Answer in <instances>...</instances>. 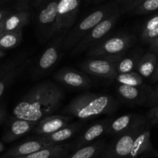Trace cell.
Wrapping results in <instances>:
<instances>
[{
  "instance_id": "6da1fadb",
  "label": "cell",
  "mask_w": 158,
  "mask_h": 158,
  "mask_svg": "<svg viewBox=\"0 0 158 158\" xmlns=\"http://www.w3.org/2000/svg\"><path fill=\"white\" fill-rule=\"evenodd\" d=\"M63 91L52 81L35 85L13 108L15 118L39 122L56 111L63 102Z\"/></svg>"
},
{
  "instance_id": "7a4b0ae2",
  "label": "cell",
  "mask_w": 158,
  "mask_h": 158,
  "mask_svg": "<svg viewBox=\"0 0 158 158\" xmlns=\"http://www.w3.org/2000/svg\"><path fill=\"white\" fill-rule=\"evenodd\" d=\"M117 106L118 103L111 95L88 92L73 98L63 112L85 120L114 112Z\"/></svg>"
},
{
  "instance_id": "3957f363",
  "label": "cell",
  "mask_w": 158,
  "mask_h": 158,
  "mask_svg": "<svg viewBox=\"0 0 158 158\" xmlns=\"http://www.w3.org/2000/svg\"><path fill=\"white\" fill-rule=\"evenodd\" d=\"M117 6L118 4L117 1L107 3L84 17L66 33L63 42V50H69L73 49L94 26L112 12Z\"/></svg>"
},
{
  "instance_id": "277c9868",
  "label": "cell",
  "mask_w": 158,
  "mask_h": 158,
  "mask_svg": "<svg viewBox=\"0 0 158 158\" xmlns=\"http://www.w3.org/2000/svg\"><path fill=\"white\" fill-rule=\"evenodd\" d=\"M123 12L120 10V6H117L112 12L105 17L97 26H94L83 39L80 43L73 48L71 54L77 55L86 50H89L101 42L107 34L112 30L114 26L117 24Z\"/></svg>"
},
{
  "instance_id": "5b68a950",
  "label": "cell",
  "mask_w": 158,
  "mask_h": 158,
  "mask_svg": "<svg viewBox=\"0 0 158 158\" xmlns=\"http://www.w3.org/2000/svg\"><path fill=\"white\" fill-rule=\"evenodd\" d=\"M135 42L134 36L126 33H120L105 37L98 44L87 51V55L89 57L124 55Z\"/></svg>"
},
{
  "instance_id": "8992f818",
  "label": "cell",
  "mask_w": 158,
  "mask_h": 158,
  "mask_svg": "<svg viewBox=\"0 0 158 158\" xmlns=\"http://www.w3.org/2000/svg\"><path fill=\"white\" fill-rule=\"evenodd\" d=\"M148 122V121L117 135V138L108 147H105L100 158H129L136 137Z\"/></svg>"
},
{
  "instance_id": "52a82bcc",
  "label": "cell",
  "mask_w": 158,
  "mask_h": 158,
  "mask_svg": "<svg viewBox=\"0 0 158 158\" xmlns=\"http://www.w3.org/2000/svg\"><path fill=\"white\" fill-rule=\"evenodd\" d=\"M59 0H51L41 8L37 15V32L39 38L46 42L56 35V18Z\"/></svg>"
},
{
  "instance_id": "ba28073f",
  "label": "cell",
  "mask_w": 158,
  "mask_h": 158,
  "mask_svg": "<svg viewBox=\"0 0 158 158\" xmlns=\"http://www.w3.org/2000/svg\"><path fill=\"white\" fill-rule=\"evenodd\" d=\"M123 56L89 57L80 64V68L85 72L97 77L115 79L117 75L116 64Z\"/></svg>"
},
{
  "instance_id": "9c48e42d",
  "label": "cell",
  "mask_w": 158,
  "mask_h": 158,
  "mask_svg": "<svg viewBox=\"0 0 158 158\" xmlns=\"http://www.w3.org/2000/svg\"><path fill=\"white\" fill-rule=\"evenodd\" d=\"M66 33H67L58 34V37L52 43H49L48 47L42 54L34 68V77H39L44 75L57 63L61 54V50H63V42Z\"/></svg>"
},
{
  "instance_id": "30bf717a",
  "label": "cell",
  "mask_w": 158,
  "mask_h": 158,
  "mask_svg": "<svg viewBox=\"0 0 158 158\" xmlns=\"http://www.w3.org/2000/svg\"><path fill=\"white\" fill-rule=\"evenodd\" d=\"M81 0H59L56 34L68 33L75 24L80 12Z\"/></svg>"
},
{
  "instance_id": "8fae6325",
  "label": "cell",
  "mask_w": 158,
  "mask_h": 158,
  "mask_svg": "<svg viewBox=\"0 0 158 158\" xmlns=\"http://www.w3.org/2000/svg\"><path fill=\"white\" fill-rule=\"evenodd\" d=\"M54 78L66 86L77 89H86L92 83L88 76L73 68H62L56 73Z\"/></svg>"
},
{
  "instance_id": "7c38bea8",
  "label": "cell",
  "mask_w": 158,
  "mask_h": 158,
  "mask_svg": "<svg viewBox=\"0 0 158 158\" xmlns=\"http://www.w3.org/2000/svg\"><path fill=\"white\" fill-rule=\"evenodd\" d=\"M148 121L147 118L143 117L138 114L131 113L123 115L114 120L110 121L106 133L117 136L131 129L134 127L142 125Z\"/></svg>"
},
{
  "instance_id": "4fadbf2b",
  "label": "cell",
  "mask_w": 158,
  "mask_h": 158,
  "mask_svg": "<svg viewBox=\"0 0 158 158\" xmlns=\"http://www.w3.org/2000/svg\"><path fill=\"white\" fill-rule=\"evenodd\" d=\"M71 120L70 116L49 115L39 121L33 131L38 136H46L67 125Z\"/></svg>"
},
{
  "instance_id": "5bb4252c",
  "label": "cell",
  "mask_w": 158,
  "mask_h": 158,
  "mask_svg": "<svg viewBox=\"0 0 158 158\" xmlns=\"http://www.w3.org/2000/svg\"><path fill=\"white\" fill-rule=\"evenodd\" d=\"M110 122V120H103L91 125L76 139L75 142L73 143L72 150H77L96 142L98 138L103 136L104 133H106Z\"/></svg>"
},
{
  "instance_id": "9a60e30c",
  "label": "cell",
  "mask_w": 158,
  "mask_h": 158,
  "mask_svg": "<svg viewBox=\"0 0 158 158\" xmlns=\"http://www.w3.org/2000/svg\"><path fill=\"white\" fill-rule=\"evenodd\" d=\"M117 93L126 101L135 103H144L148 102L150 94L152 90L150 88L141 86H131V85L119 84L117 86Z\"/></svg>"
},
{
  "instance_id": "2e32d148",
  "label": "cell",
  "mask_w": 158,
  "mask_h": 158,
  "mask_svg": "<svg viewBox=\"0 0 158 158\" xmlns=\"http://www.w3.org/2000/svg\"><path fill=\"white\" fill-rule=\"evenodd\" d=\"M37 123L38 122H32L15 117V119L9 124L3 139L6 142H12L34 129Z\"/></svg>"
},
{
  "instance_id": "e0dca14e",
  "label": "cell",
  "mask_w": 158,
  "mask_h": 158,
  "mask_svg": "<svg viewBox=\"0 0 158 158\" xmlns=\"http://www.w3.org/2000/svg\"><path fill=\"white\" fill-rule=\"evenodd\" d=\"M81 127L82 125L80 122L68 124L67 125L57 130L55 133L46 136H39L38 137L44 141L49 147L58 145L73 137L81 129Z\"/></svg>"
},
{
  "instance_id": "ac0fdd59",
  "label": "cell",
  "mask_w": 158,
  "mask_h": 158,
  "mask_svg": "<svg viewBox=\"0 0 158 158\" xmlns=\"http://www.w3.org/2000/svg\"><path fill=\"white\" fill-rule=\"evenodd\" d=\"M49 147L44 141L39 137L30 140L26 141L16 147H13L5 154L6 158H18L20 156H25L33 153L41 149Z\"/></svg>"
},
{
  "instance_id": "d6986e66",
  "label": "cell",
  "mask_w": 158,
  "mask_h": 158,
  "mask_svg": "<svg viewBox=\"0 0 158 158\" xmlns=\"http://www.w3.org/2000/svg\"><path fill=\"white\" fill-rule=\"evenodd\" d=\"M151 150H153V147L151 142V131L148 122L136 137L129 158H138Z\"/></svg>"
},
{
  "instance_id": "ffe728a7",
  "label": "cell",
  "mask_w": 158,
  "mask_h": 158,
  "mask_svg": "<svg viewBox=\"0 0 158 158\" xmlns=\"http://www.w3.org/2000/svg\"><path fill=\"white\" fill-rule=\"evenodd\" d=\"M72 150V143H61L49 146L33 153L18 158H63Z\"/></svg>"
},
{
  "instance_id": "44dd1931",
  "label": "cell",
  "mask_w": 158,
  "mask_h": 158,
  "mask_svg": "<svg viewBox=\"0 0 158 158\" xmlns=\"http://www.w3.org/2000/svg\"><path fill=\"white\" fill-rule=\"evenodd\" d=\"M30 16V12L28 10L19 11L16 13L8 15L2 21V33L22 30L29 22Z\"/></svg>"
},
{
  "instance_id": "7402d4cb",
  "label": "cell",
  "mask_w": 158,
  "mask_h": 158,
  "mask_svg": "<svg viewBox=\"0 0 158 158\" xmlns=\"http://www.w3.org/2000/svg\"><path fill=\"white\" fill-rule=\"evenodd\" d=\"M106 147V142L99 139L87 146L81 147L71 154H67L63 158H97L100 156Z\"/></svg>"
},
{
  "instance_id": "603a6c76",
  "label": "cell",
  "mask_w": 158,
  "mask_h": 158,
  "mask_svg": "<svg viewBox=\"0 0 158 158\" xmlns=\"http://www.w3.org/2000/svg\"><path fill=\"white\" fill-rule=\"evenodd\" d=\"M157 56L153 52L146 53L140 57L137 63L136 71L143 77H151L157 64Z\"/></svg>"
},
{
  "instance_id": "cb8c5ba5",
  "label": "cell",
  "mask_w": 158,
  "mask_h": 158,
  "mask_svg": "<svg viewBox=\"0 0 158 158\" xmlns=\"http://www.w3.org/2000/svg\"><path fill=\"white\" fill-rule=\"evenodd\" d=\"M158 37V12L148 19L143 25L140 33V40L144 43L150 44Z\"/></svg>"
},
{
  "instance_id": "d4e9b609",
  "label": "cell",
  "mask_w": 158,
  "mask_h": 158,
  "mask_svg": "<svg viewBox=\"0 0 158 158\" xmlns=\"http://www.w3.org/2000/svg\"><path fill=\"white\" fill-rule=\"evenodd\" d=\"M140 57L141 56L139 54H134L130 56H126L125 54L120 57L116 64L117 74L130 73L135 71Z\"/></svg>"
},
{
  "instance_id": "484cf974",
  "label": "cell",
  "mask_w": 158,
  "mask_h": 158,
  "mask_svg": "<svg viewBox=\"0 0 158 158\" xmlns=\"http://www.w3.org/2000/svg\"><path fill=\"white\" fill-rule=\"evenodd\" d=\"M29 61V60H27L26 62H23L14 68H10L8 71H5L3 74H2V76L0 77V98L4 93L6 87L25 69Z\"/></svg>"
},
{
  "instance_id": "4316f807",
  "label": "cell",
  "mask_w": 158,
  "mask_h": 158,
  "mask_svg": "<svg viewBox=\"0 0 158 158\" xmlns=\"http://www.w3.org/2000/svg\"><path fill=\"white\" fill-rule=\"evenodd\" d=\"M23 39V31L2 33L0 34V50H8L18 46Z\"/></svg>"
},
{
  "instance_id": "83f0119b",
  "label": "cell",
  "mask_w": 158,
  "mask_h": 158,
  "mask_svg": "<svg viewBox=\"0 0 158 158\" xmlns=\"http://www.w3.org/2000/svg\"><path fill=\"white\" fill-rule=\"evenodd\" d=\"M115 80L119 84L131 86H141L143 84V77L135 71L130 73L117 74Z\"/></svg>"
},
{
  "instance_id": "f1b7e54d",
  "label": "cell",
  "mask_w": 158,
  "mask_h": 158,
  "mask_svg": "<svg viewBox=\"0 0 158 158\" xmlns=\"http://www.w3.org/2000/svg\"><path fill=\"white\" fill-rule=\"evenodd\" d=\"M158 11V0H145L131 13L134 15H145Z\"/></svg>"
},
{
  "instance_id": "f546056e",
  "label": "cell",
  "mask_w": 158,
  "mask_h": 158,
  "mask_svg": "<svg viewBox=\"0 0 158 158\" xmlns=\"http://www.w3.org/2000/svg\"><path fill=\"white\" fill-rule=\"evenodd\" d=\"M144 1L145 0H117V2L123 14L131 12Z\"/></svg>"
},
{
  "instance_id": "4dcf8cb0",
  "label": "cell",
  "mask_w": 158,
  "mask_h": 158,
  "mask_svg": "<svg viewBox=\"0 0 158 158\" xmlns=\"http://www.w3.org/2000/svg\"><path fill=\"white\" fill-rule=\"evenodd\" d=\"M147 119L151 123H158V105L153 107L147 114Z\"/></svg>"
},
{
  "instance_id": "1f68e13d",
  "label": "cell",
  "mask_w": 158,
  "mask_h": 158,
  "mask_svg": "<svg viewBox=\"0 0 158 158\" xmlns=\"http://www.w3.org/2000/svg\"><path fill=\"white\" fill-rule=\"evenodd\" d=\"M148 105L153 107L157 106L158 105V87L155 90H152L151 93L150 94L149 98L148 99Z\"/></svg>"
},
{
  "instance_id": "d6a6232c",
  "label": "cell",
  "mask_w": 158,
  "mask_h": 158,
  "mask_svg": "<svg viewBox=\"0 0 158 158\" xmlns=\"http://www.w3.org/2000/svg\"><path fill=\"white\" fill-rule=\"evenodd\" d=\"M31 1L32 0H19L18 5H17V9H19V11L27 10Z\"/></svg>"
},
{
  "instance_id": "836d02e7",
  "label": "cell",
  "mask_w": 158,
  "mask_h": 158,
  "mask_svg": "<svg viewBox=\"0 0 158 158\" xmlns=\"http://www.w3.org/2000/svg\"><path fill=\"white\" fill-rule=\"evenodd\" d=\"M150 46V51L155 54L156 55H158V37L153 40L151 43L149 44Z\"/></svg>"
},
{
  "instance_id": "e575fe53",
  "label": "cell",
  "mask_w": 158,
  "mask_h": 158,
  "mask_svg": "<svg viewBox=\"0 0 158 158\" xmlns=\"http://www.w3.org/2000/svg\"><path fill=\"white\" fill-rule=\"evenodd\" d=\"M48 0H33V6L35 8H40L47 2Z\"/></svg>"
},
{
  "instance_id": "d590c367",
  "label": "cell",
  "mask_w": 158,
  "mask_h": 158,
  "mask_svg": "<svg viewBox=\"0 0 158 158\" xmlns=\"http://www.w3.org/2000/svg\"><path fill=\"white\" fill-rule=\"evenodd\" d=\"M151 80H152V81H154V82L158 81V62H157V67H156L155 71H154V73L153 74V75L151 76Z\"/></svg>"
},
{
  "instance_id": "8d00e7d4",
  "label": "cell",
  "mask_w": 158,
  "mask_h": 158,
  "mask_svg": "<svg viewBox=\"0 0 158 158\" xmlns=\"http://www.w3.org/2000/svg\"><path fill=\"white\" fill-rule=\"evenodd\" d=\"M9 15V12L7 11L4 10H0V22H2V20H4L6 17Z\"/></svg>"
},
{
  "instance_id": "74e56055",
  "label": "cell",
  "mask_w": 158,
  "mask_h": 158,
  "mask_svg": "<svg viewBox=\"0 0 158 158\" xmlns=\"http://www.w3.org/2000/svg\"><path fill=\"white\" fill-rule=\"evenodd\" d=\"M103 1H105V0H94V2L95 3V4H99V3L103 2Z\"/></svg>"
},
{
  "instance_id": "f35d334b",
  "label": "cell",
  "mask_w": 158,
  "mask_h": 158,
  "mask_svg": "<svg viewBox=\"0 0 158 158\" xmlns=\"http://www.w3.org/2000/svg\"><path fill=\"white\" fill-rule=\"evenodd\" d=\"M3 21V20H2ZM2 21L0 22V34L2 33Z\"/></svg>"
},
{
  "instance_id": "ab89813d",
  "label": "cell",
  "mask_w": 158,
  "mask_h": 158,
  "mask_svg": "<svg viewBox=\"0 0 158 158\" xmlns=\"http://www.w3.org/2000/svg\"><path fill=\"white\" fill-rule=\"evenodd\" d=\"M5 55V52L3 50H0V57H3V56Z\"/></svg>"
},
{
  "instance_id": "60d3db41",
  "label": "cell",
  "mask_w": 158,
  "mask_h": 158,
  "mask_svg": "<svg viewBox=\"0 0 158 158\" xmlns=\"http://www.w3.org/2000/svg\"><path fill=\"white\" fill-rule=\"evenodd\" d=\"M2 118H3V112H2V111H0V122H1V120Z\"/></svg>"
},
{
  "instance_id": "b9f144b4",
  "label": "cell",
  "mask_w": 158,
  "mask_h": 158,
  "mask_svg": "<svg viewBox=\"0 0 158 158\" xmlns=\"http://www.w3.org/2000/svg\"><path fill=\"white\" fill-rule=\"evenodd\" d=\"M3 149V146L2 145V144H0V151H1Z\"/></svg>"
},
{
  "instance_id": "7bdbcfd3",
  "label": "cell",
  "mask_w": 158,
  "mask_h": 158,
  "mask_svg": "<svg viewBox=\"0 0 158 158\" xmlns=\"http://www.w3.org/2000/svg\"><path fill=\"white\" fill-rule=\"evenodd\" d=\"M2 1V0H0V2H1Z\"/></svg>"
}]
</instances>
